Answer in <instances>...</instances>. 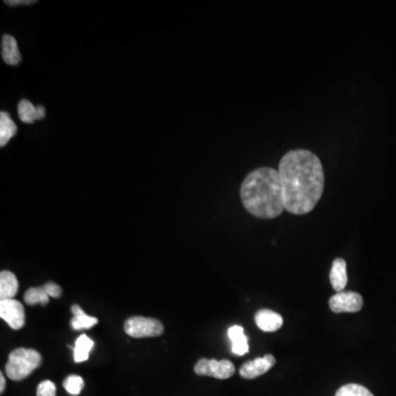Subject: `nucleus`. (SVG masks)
<instances>
[{
    "label": "nucleus",
    "mask_w": 396,
    "mask_h": 396,
    "mask_svg": "<svg viewBox=\"0 0 396 396\" xmlns=\"http://www.w3.org/2000/svg\"><path fill=\"white\" fill-rule=\"evenodd\" d=\"M336 396H374L371 392L369 391L364 386L360 384H346L341 386L337 391Z\"/></svg>",
    "instance_id": "nucleus-19"
},
{
    "label": "nucleus",
    "mask_w": 396,
    "mask_h": 396,
    "mask_svg": "<svg viewBox=\"0 0 396 396\" xmlns=\"http://www.w3.org/2000/svg\"><path fill=\"white\" fill-rule=\"evenodd\" d=\"M37 396H56V384L52 381L41 382L37 389Z\"/></svg>",
    "instance_id": "nucleus-21"
},
{
    "label": "nucleus",
    "mask_w": 396,
    "mask_h": 396,
    "mask_svg": "<svg viewBox=\"0 0 396 396\" xmlns=\"http://www.w3.org/2000/svg\"><path fill=\"white\" fill-rule=\"evenodd\" d=\"M25 302L28 305L42 304L46 305L50 302V296L47 293L44 287H31L25 293Z\"/></svg>",
    "instance_id": "nucleus-18"
},
{
    "label": "nucleus",
    "mask_w": 396,
    "mask_h": 396,
    "mask_svg": "<svg viewBox=\"0 0 396 396\" xmlns=\"http://www.w3.org/2000/svg\"><path fill=\"white\" fill-rule=\"evenodd\" d=\"M17 133V125L13 123L9 113H0V147L3 148Z\"/></svg>",
    "instance_id": "nucleus-16"
},
{
    "label": "nucleus",
    "mask_w": 396,
    "mask_h": 396,
    "mask_svg": "<svg viewBox=\"0 0 396 396\" xmlns=\"http://www.w3.org/2000/svg\"><path fill=\"white\" fill-rule=\"evenodd\" d=\"M0 317L13 330H19L25 326V314L23 304L15 299L0 301Z\"/></svg>",
    "instance_id": "nucleus-7"
},
{
    "label": "nucleus",
    "mask_w": 396,
    "mask_h": 396,
    "mask_svg": "<svg viewBox=\"0 0 396 396\" xmlns=\"http://www.w3.org/2000/svg\"><path fill=\"white\" fill-rule=\"evenodd\" d=\"M276 362V358L272 354H266L262 358L254 359V360L242 364L240 368V376L244 379H256L258 376H264V373L270 371Z\"/></svg>",
    "instance_id": "nucleus-8"
},
{
    "label": "nucleus",
    "mask_w": 396,
    "mask_h": 396,
    "mask_svg": "<svg viewBox=\"0 0 396 396\" xmlns=\"http://www.w3.org/2000/svg\"><path fill=\"white\" fill-rule=\"evenodd\" d=\"M43 287L46 290L48 295L51 296V297H54V299H58V297H60L61 294H62V290H61L60 286L58 284L52 283V282H49Z\"/></svg>",
    "instance_id": "nucleus-22"
},
{
    "label": "nucleus",
    "mask_w": 396,
    "mask_h": 396,
    "mask_svg": "<svg viewBox=\"0 0 396 396\" xmlns=\"http://www.w3.org/2000/svg\"><path fill=\"white\" fill-rule=\"evenodd\" d=\"M228 337L230 339L231 349L237 356H245L249 352L248 337L245 335L244 328L241 326H233L228 329Z\"/></svg>",
    "instance_id": "nucleus-13"
},
{
    "label": "nucleus",
    "mask_w": 396,
    "mask_h": 396,
    "mask_svg": "<svg viewBox=\"0 0 396 396\" xmlns=\"http://www.w3.org/2000/svg\"><path fill=\"white\" fill-rule=\"evenodd\" d=\"M37 1L35 0H6L5 4L6 5L9 6H19V5H32V4H35Z\"/></svg>",
    "instance_id": "nucleus-23"
},
{
    "label": "nucleus",
    "mask_w": 396,
    "mask_h": 396,
    "mask_svg": "<svg viewBox=\"0 0 396 396\" xmlns=\"http://www.w3.org/2000/svg\"><path fill=\"white\" fill-rule=\"evenodd\" d=\"M194 371L198 376H213L216 379L226 380L231 378L236 371L233 362L229 360H215V359H201L195 364Z\"/></svg>",
    "instance_id": "nucleus-5"
},
{
    "label": "nucleus",
    "mask_w": 396,
    "mask_h": 396,
    "mask_svg": "<svg viewBox=\"0 0 396 396\" xmlns=\"http://www.w3.org/2000/svg\"><path fill=\"white\" fill-rule=\"evenodd\" d=\"M72 313H73V319L70 321V326L74 330H82V329H89L96 326L98 323V319L96 317L88 316L84 313L83 309H80V306L75 304L72 306Z\"/></svg>",
    "instance_id": "nucleus-15"
},
{
    "label": "nucleus",
    "mask_w": 396,
    "mask_h": 396,
    "mask_svg": "<svg viewBox=\"0 0 396 396\" xmlns=\"http://www.w3.org/2000/svg\"><path fill=\"white\" fill-rule=\"evenodd\" d=\"M256 326L264 333H274L283 326V318L280 314L270 309H261L254 316Z\"/></svg>",
    "instance_id": "nucleus-9"
},
{
    "label": "nucleus",
    "mask_w": 396,
    "mask_h": 396,
    "mask_svg": "<svg viewBox=\"0 0 396 396\" xmlns=\"http://www.w3.org/2000/svg\"><path fill=\"white\" fill-rule=\"evenodd\" d=\"M1 56L8 66H18L21 62V54L18 43L13 35H5L1 40Z\"/></svg>",
    "instance_id": "nucleus-11"
},
{
    "label": "nucleus",
    "mask_w": 396,
    "mask_h": 396,
    "mask_svg": "<svg viewBox=\"0 0 396 396\" xmlns=\"http://www.w3.org/2000/svg\"><path fill=\"white\" fill-rule=\"evenodd\" d=\"M18 113L23 123H32L35 120H40L46 117V108L43 106L35 107L31 101L23 99L18 105Z\"/></svg>",
    "instance_id": "nucleus-12"
},
{
    "label": "nucleus",
    "mask_w": 396,
    "mask_h": 396,
    "mask_svg": "<svg viewBox=\"0 0 396 396\" xmlns=\"http://www.w3.org/2000/svg\"><path fill=\"white\" fill-rule=\"evenodd\" d=\"M241 202L248 213L261 219H274L285 211L283 186L278 171L264 166L245 178Z\"/></svg>",
    "instance_id": "nucleus-2"
},
{
    "label": "nucleus",
    "mask_w": 396,
    "mask_h": 396,
    "mask_svg": "<svg viewBox=\"0 0 396 396\" xmlns=\"http://www.w3.org/2000/svg\"><path fill=\"white\" fill-rule=\"evenodd\" d=\"M364 306L362 296L356 292H339L329 299V309L336 314L357 313Z\"/></svg>",
    "instance_id": "nucleus-6"
},
{
    "label": "nucleus",
    "mask_w": 396,
    "mask_h": 396,
    "mask_svg": "<svg viewBox=\"0 0 396 396\" xmlns=\"http://www.w3.org/2000/svg\"><path fill=\"white\" fill-rule=\"evenodd\" d=\"M19 289L17 278L11 271L0 273V299H11L15 297Z\"/></svg>",
    "instance_id": "nucleus-14"
},
{
    "label": "nucleus",
    "mask_w": 396,
    "mask_h": 396,
    "mask_svg": "<svg viewBox=\"0 0 396 396\" xmlns=\"http://www.w3.org/2000/svg\"><path fill=\"white\" fill-rule=\"evenodd\" d=\"M6 388V380L5 376L3 373H0V393H4Z\"/></svg>",
    "instance_id": "nucleus-24"
},
{
    "label": "nucleus",
    "mask_w": 396,
    "mask_h": 396,
    "mask_svg": "<svg viewBox=\"0 0 396 396\" xmlns=\"http://www.w3.org/2000/svg\"><path fill=\"white\" fill-rule=\"evenodd\" d=\"M94 347V341L87 335H80L76 339L75 346H74V361L80 362L87 361L89 352Z\"/></svg>",
    "instance_id": "nucleus-17"
},
{
    "label": "nucleus",
    "mask_w": 396,
    "mask_h": 396,
    "mask_svg": "<svg viewBox=\"0 0 396 396\" xmlns=\"http://www.w3.org/2000/svg\"><path fill=\"white\" fill-rule=\"evenodd\" d=\"M283 186L284 205L293 215L311 213L323 193L325 174L315 153L296 149L285 153L278 163Z\"/></svg>",
    "instance_id": "nucleus-1"
},
{
    "label": "nucleus",
    "mask_w": 396,
    "mask_h": 396,
    "mask_svg": "<svg viewBox=\"0 0 396 396\" xmlns=\"http://www.w3.org/2000/svg\"><path fill=\"white\" fill-rule=\"evenodd\" d=\"M125 334L132 338H148L163 334L164 327L158 319L135 316L125 323Z\"/></svg>",
    "instance_id": "nucleus-4"
},
{
    "label": "nucleus",
    "mask_w": 396,
    "mask_h": 396,
    "mask_svg": "<svg viewBox=\"0 0 396 396\" xmlns=\"http://www.w3.org/2000/svg\"><path fill=\"white\" fill-rule=\"evenodd\" d=\"M42 362V357L35 349L18 348L9 354L6 364V374L13 381L28 378Z\"/></svg>",
    "instance_id": "nucleus-3"
},
{
    "label": "nucleus",
    "mask_w": 396,
    "mask_h": 396,
    "mask_svg": "<svg viewBox=\"0 0 396 396\" xmlns=\"http://www.w3.org/2000/svg\"><path fill=\"white\" fill-rule=\"evenodd\" d=\"M64 389L70 394V395H78L84 389V380L80 376H70L66 378L64 381Z\"/></svg>",
    "instance_id": "nucleus-20"
},
{
    "label": "nucleus",
    "mask_w": 396,
    "mask_h": 396,
    "mask_svg": "<svg viewBox=\"0 0 396 396\" xmlns=\"http://www.w3.org/2000/svg\"><path fill=\"white\" fill-rule=\"evenodd\" d=\"M330 283L333 289L339 293L342 292L348 283V276H347V264L344 259H336L331 266Z\"/></svg>",
    "instance_id": "nucleus-10"
}]
</instances>
